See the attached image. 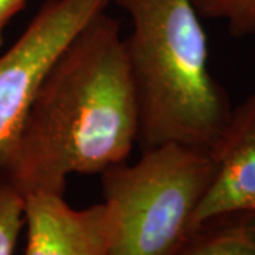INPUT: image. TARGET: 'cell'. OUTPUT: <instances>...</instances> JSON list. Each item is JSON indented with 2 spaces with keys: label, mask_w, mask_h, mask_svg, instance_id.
<instances>
[{
  "label": "cell",
  "mask_w": 255,
  "mask_h": 255,
  "mask_svg": "<svg viewBox=\"0 0 255 255\" xmlns=\"http://www.w3.org/2000/svg\"><path fill=\"white\" fill-rule=\"evenodd\" d=\"M137 133L136 88L121 24L104 10L48 68L0 172L23 197L64 196L68 176L101 174L127 162Z\"/></svg>",
  "instance_id": "6da1fadb"
},
{
  "label": "cell",
  "mask_w": 255,
  "mask_h": 255,
  "mask_svg": "<svg viewBox=\"0 0 255 255\" xmlns=\"http://www.w3.org/2000/svg\"><path fill=\"white\" fill-rule=\"evenodd\" d=\"M132 21L124 37L139 108L137 145L210 149L231 114L210 71L209 43L193 0H112Z\"/></svg>",
  "instance_id": "7a4b0ae2"
},
{
  "label": "cell",
  "mask_w": 255,
  "mask_h": 255,
  "mask_svg": "<svg viewBox=\"0 0 255 255\" xmlns=\"http://www.w3.org/2000/svg\"><path fill=\"white\" fill-rule=\"evenodd\" d=\"M209 149L167 142L142 150L135 163L101 173L104 203L115 217L111 255H170L209 190Z\"/></svg>",
  "instance_id": "3957f363"
},
{
  "label": "cell",
  "mask_w": 255,
  "mask_h": 255,
  "mask_svg": "<svg viewBox=\"0 0 255 255\" xmlns=\"http://www.w3.org/2000/svg\"><path fill=\"white\" fill-rule=\"evenodd\" d=\"M112 0H47L0 54V170L9 162L30 107L58 54Z\"/></svg>",
  "instance_id": "277c9868"
},
{
  "label": "cell",
  "mask_w": 255,
  "mask_h": 255,
  "mask_svg": "<svg viewBox=\"0 0 255 255\" xmlns=\"http://www.w3.org/2000/svg\"><path fill=\"white\" fill-rule=\"evenodd\" d=\"M23 200L24 255H111L115 217L104 201L74 209L60 194L37 193Z\"/></svg>",
  "instance_id": "5b68a950"
},
{
  "label": "cell",
  "mask_w": 255,
  "mask_h": 255,
  "mask_svg": "<svg viewBox=\"0 0 255 255\" xmlns=\"http://www.w3.org/2000/svg\"><path fill=\"white\" fill-rule=\"evenodd\" d=\"M209 150L214 176L190 227L219 213L255 209V92L231 110L221 135Z\"/></svg>",
  "instance_id": "8992f818"
},
{
  "label": "cell",
  "mask_w": 255,
  "mask_h": 255,
  "mask_svg": "<svg viewBox=\"0 0 255 255\" xmlns=\"http://www.w3.org/2000/svg\"><path fill=\"white\" fill-rule=\"evenodd\" d=\"M170 255H255V209L219 213L197 221Z\"/></svg>",
  "instance_id": "52a82bcc"
},
{
  "label": "cell",
  "mask_w": 255,
  "mask_h": 255,
  "mask_svg": "<svg viewBox=\"0 0 255 255\" xmlns=\"http://www.w3.org/2000/svg\"><path fill=\"white\" fill-rule=\"evenodd\" d=\"M200 17L226 21L236 38L255 34V0H193Z\"/></svg>",
  "instance_id": "ba28073f"
},
{
  "label": "cell",
  "mask_w": 255,
  "mask_h": 255,
  "mask_svg": "<svg viewBox=\"0 0 255 255\" xmlns=\"http://www.w3.org/2000/svg\"><path fill=\"white\" fill-rule=\"evenodd\" d=\"M24 226V200L0 172V255H16L20 233Z\"/></svg>",
  "instance_id": "9c48e42d"
},
{
  "label": "cell",
  "mask_w": 255,
  "mask_h": 255,
  "mask_svg": "<svg viewBox=\"0 0 255 255\" xmlns=\"http://www.w3.org/2000/svg\"><path fill=\"white\" fill-rule=\"evenodd\" d=\"M28 0H0V46L9 21L26 6Z\"/></svg>",
  "instance_id": "30bf717a"
}]
</instances>
